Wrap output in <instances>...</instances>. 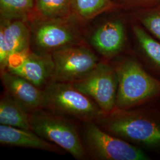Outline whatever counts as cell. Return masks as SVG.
I'll list each match as a JSON object with an SVG mask.
<instances>
[{
    "instance_id": "cell-16",
    "label": "cell",
    "mask_w": 160,
    "mask_h": 160,
    "mask_svg": "<svg viewBox=\"0 0 160 160\" xmlns=\"http://www.w3.org/2000/svg\"><path fill=\"white\" fill-rule=\"evenodd\" d=\"M34 1V6L43 20L65 19L72 10V0Z\"/></svg>"
},
{
    "instance_id": "cell-18",
    "label": "cell",
    "mask_w": 160,
    "mask_h": 160,
    "mask_svg": "<svg viewBox=\"0 0 160 160\" xmlns=\"http://www.w3.org/2000/svg\"><path fill=\"white\" fill-rule=\"evenodd\" d=\"M34 5V0H0L1 19L25 20Z\"/></svg>"
},
{
    "instance_id": "cell-11",
    "label": "cell",
    "mask_w": 160,
    "mask_h": 160,
    "mask_svg": "<svg viewBox=\"0 0 160 160\" xmlns=\"http://www.w3.org/2000/svg\"><path fill=\"white\" fill-rule=\"evenodd\" d=\"M1 79L4 92L30 113L42 109L43 90L7 70L1 71Z\"/></svg>"
},
{
    "instance_id": "cell-6",
    "label": "cell",
    "mask_w": 160,
    "mask_h": 160,
    "mask_svg": "<svg viewBox=\"0 0 160 160\" xmlns=\"http://www.w3.org/2000/svg\"><path fill=\"white\" fill-rule=\"evenodd\" d=\"M71 84L92 99L103 113L116 108L118 81L112 63L107 61H100L85 77Z\"/></svg>"
},
{
    "instance_id": "cell-20",
    "label": "cell",
    "mask_w": 160,
    "mask_h": 160,
    "mask_svg": "<svg viewBox=\"0 0 160 160\" xmlns=\"http://www.w3.org/2000/svg\"><path fill=\"white\" fill-rule=\"evenodd\" d=\"M156 104H157V105L158 106V108L160 109V102H158V103H156Z\"/></svg>"
},
{
    "instance_id": "cell-14",
    "label": "cell",
    "mask_w": 160,
    "mask_h": 160,
    "mask_svg": "<svg viewBox=\"0 0 160 160\" xmlns=\"http://www.w3.org/2000/svg\"><path fill=\"white\" fill-rule=\"evenodd\" d=\"M133 32L139 48L137 57L145 69L160 80V42L137 25L133 26Z\"/></svg>"
},
{
    "instance_id": "cell-4",
    "label": "cell",
    "mask_w": 160,
    "mask_h": 160,
    "mask_svg": "<svg viewBox=\"0 0 160 160\" xmlns=\"http://www.w3.org/2000/svg\"><path fill=\"white\" fill-rule=\"evenodd\" d=\"M31 129L46 141L57 145L77 160L87 158L80 132L68 118L46 109L30 113Z\"/></svg>"
},
{
    "instance_id": "cell-9",
    "label": "cell",
    "mask_w": 160,
    "mask_h": 160,
    "mask_svg": "<svg viewBox=\"0 0 160 160\" xmlns=\"http://www.w3.org/2000/svg\"><path fill=\"white\" fill-rule=\"evenodd\" d=\"M30 31L31 42L40 53L52 54L79 42L77 32L65 19L43 20L34 24Z\"/></svg>"
},
{
    "instance_id": "cell-7",
    "label": "cell",
    "mask_w": 160,
    "mask_h": 160,
    "mask_svg": "<svg viewBox=\"0 0 160 160\" xmlns=\"http://www.w3.org/2000/svg\"><path fill=\"white\" fill-rule=\"evenodd\" d=\"M52 81L72 83L85 77L99 63L96 55L86 46L74 45L53 52Z\"/></svg>"
},
{
    "instance_id": "cell-5",
    "label": "cell",
    "mask_w": 160,
    "mask_h": 160,
    "mask_svg": "<svg viewBox=\"0 0 160 160\" xmlns=\"http://www.w3.org/2000/svg\"><path fill=\"white\" fill-rule=\"evenodd\" d=\"M87 158L96 160H149L141 149L103 130L95 121L82 122L80 131Z\"/></svg>"
},
{
    "instance_id": "cell-2",
    "label": "cell",
    "mask_w": 160,
    "mask_h": 160,
    "mask_svg": "<svg viewBox=\"0 0 160 160\" xmlns=\"http://www.w3.org/2000/svg\"><path fill=\"white\" fill-rule=\"evenodd\" d=\"M118 76L116 108L128 109L160 101V80L148 71L135 55L112 63Z\"/></svg>"
},
{
    "instance_id": "cell-8",
    "label": "cell",
    "mask_w": 160,
    "mask_h": 160,
    "mask_svg": "<svg viewBox=\"0 0 160 160\" xmlns=\"http://www.w3.org/2000/svg\"><path fill=\"white\" fill-rule=\"evenodd\" d=\"M5 70L43 90L53 80L54 63L51 54L32 51L29 48L10 55Z\"/></svg>"
},
{
    "instance_id": "cell-10",
    "label": "cell",
    "mask_w": 160,
    "mask_h": 160,
    "mask_svg": "<svg viewBox=\"0 0 160 160\" xmlns=\"http://www.w3.org/2000/svg\"><path fill=\"white\" fill-rule=\"evenodd\" d=\"M31 31L25 20L1 19L0 69L6 68L8 58L12 53L30 48Z\"/></svg>"
},
{
    "instance_id": "cell-17",
    "label": "cell",
    "mask_w": 160,
    "mask_h": 160,
    "mask_svg": "<svg viewBox=\"0 0 160 160\" xmlns=\"http://www.w3.org/2000/svg\"><path fill=\"white\" fill-rule=\"evenodd\" d=\"M112 6L110 0H72V10L83 20L92 19Z\"/></svg>"
},
{
    "instance_id": "cell-19",
    "label": "cell",
    "mask_w": 160,
    "mask_h": 160,
    "mask_svg": "<svg viewBox=\"0 0 160 160\" xmlns=\"http://www.w3.org/2000/svg\"><path fill=\"white\" fill-rule=\"evenodd\" d=\"M143 26L160 40V13L145 16L141 20Z\"/></svg>"
},
{
    "instance_id": "cell-13",
    "label": "cell",
    "mask_w": 160,
    "mask_h": 160,
    "mask_svg": "<svg viewBox=\"0 0 160 160\" xmlns=\"http://www.w3.org/2000/svg\"><path fill=\"white\" fill-rule=\"evenodd\" d=\"M0 143L4 146L35 149L60 153L59 147L51 143L31 129L0 125Z\"/></svg>"
},
{
    "instance_id": "cell-3",
    "label": "cell",
    "mask_w": 160,
    "mask_h": 160,
    "mask_svg": "<svg viewBox=\"0 0 160 160\" xmlns=\"http://www.w3.org/2000/svg\"><path fill=\"white\" fill-rule=\"evenodd\" d=\"M43 93L42 109L68 118L95 121L103 113L96 103L71 83L52 81Z\"/></svg>"
},
{
    "instance_id": "cell-12",
    "label": "cell",
    "mask_w": 160,
    "mask_h": 160,
    "mask_svg": "<svg viewBox=\"0 0 160 160\" xmlns=\"http://www.w3.org/2000/svg\"><path fill=\"white\" fill-rule=\"evenodd\" d=\"M91 43L107 59L118 56L126 43V33L120 20L109 21L100 26L92 34Z\"/></svg>"
},
{
    "instance_id": "cell-15",
    "label": "cell",
    "mask_w": 160,
    "mask_h": 160,
    "mask_svg": "<svg viewBox=\"0 0 160 160\" xmlns=\"http://www.w3.org/2000/svg\"><path fill=\"white\" fill-rule=\"evenodd\" d=\"M0 124L31 129L30 113L5 92L0 100Z\"/></svg>"
},
{
    "instance_id": "cell-1",
    "label": "cell",
    "mask_w": 160,
    "mask_h": 160,
    "mask_svg": "<svg viewBox=\"0 0 160 160\" xmlns=\"http://www.w3.org/2000/svg\"><path fill=\"white\" fill-rule=\"evenodd\" d=\"M95 122L103 130L142 149L160 156V109L157 104L128 109L115 108Z\"/></svg>"
}]
</instances>
